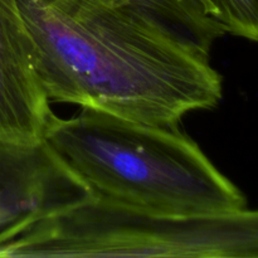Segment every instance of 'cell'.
Here are the masks:
<instances>
[{"label":"cell","mask_w":258,"mask_h":258,"mask_svg":"<svg viewBox=\"0 0 258 258\" xmlns=\"http://www.w3.org/2000/svg\"><path fill=\"white\" fill-rule=\"evenodd\" d=\"M18 4L50 102L163 126L221 102L211 52L224 32L197 0Z\"/></svg>","instance_id":"cell-1"},{"label":"cell","mask_w":258,"mask_h":258,"mask_svg":"<svg viewBox=\"0 0 258 258\" xmlns=\"http://www.w3.org/2000/svg\"><path fill=\"white\" fill-rule=\"evenodd\" d=\"M43 143L96 198L176 217L247 208L241 189L178 125L82 108L55 116Z\"/></svg>","instance_id":"cell-2"},{"label":"cell","mask_w":258,"mask_h":258,"mask_svg":"<svg viewBox=\"0 0 258 258\" xmlns=\"http://www.w3.org/2000/svg\"><path fill=\"white\" fill-rule=\"evenodd\" d=\"M257 258L258 214L176 217L91 196L0 242V258Z\"/></svg>","instance_id":"cell-3"},{"label":"cell","mask_w":258,"mask_h":258,"mask_svg":"<svg viewBox=\"0 0 258 258\" xmlns=\"http://www.w3.org/2000/svg\"><path fill=\"white\" fill-rule=\"evenodd\" d=\"M54 117L18 0H0V141L42 143Z\"/></svg>","instance_id":"cell-5"},{"label":"cell","mask_w":258,"mask_h":258,"mask_svg":"<svg viewBox=\"0 0 258 258\" xmlns=\"http://www.w3.org/2000/svg\"><path fill=\"white\" fill-rule=\"evenodd\" d=\"M224 34L256 42L258 39L257 0H197Z\"/></svg>","instance_id":"cell-6"},{"label":"cell","mask_w":258,"mask_h":258,"mask_svg":"<svg viewBox=\"0 0 258 258\" xmlns=\"http://www.w3.org/2000/svg\"><path fill=\"white\" fill-rule=\"evenodd\" d=\"M90 2L100 3V4H103V5H118V4H122V3L128 2V0H90Z\"/></svg>","instance_id":"cell-7"},{"label":"cell","mask_w":258,"mask_h":258,"mask_svg":"<svg viewBox=\"0 0 258 258\" xmlns=\"http://www.w3.org/2000/svg\"><path fill=\"white\" fill-rule=\"evenodd\" d=\"M90 197L43 141H0V242Z\"/></svg>","instance_id":"cell-4"}]
</instances>
